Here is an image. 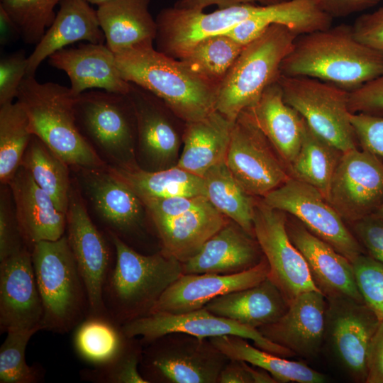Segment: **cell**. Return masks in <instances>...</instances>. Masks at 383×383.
Listing matches in <instances>:
<instances>
[{
	"instance_id": "484cf974",
	"label": "cell",
	"mask_w": 383,
	"mask_h": 383,
	"mask_svg": "<svg viewBox=\"0 0 383 383\" xmlns=\"http://www.w3.org/2000/svg\"><path fill=\"white\" fill-rule=\"evenodd\" d=\"M243 111L268 139L289 169L301 147L304 119L284 101L277 80L265 89L253 106Z\"/></svg>"
},
{
	"instance_id": "52a82bcc",
	"label": "cell",
	"mask_w": 383,
	"mask_h": 383,
	"mask_svg": "<svg viewBox=\"0 0 383 383\" xmlns=\"http://www.w3.org/2000/svg\"><path fill=\"white\" fill-rule=\"evenodd\" d=\"M284 101L321 137L343 152L359 148L350 121L349 91L318 79L280 74Z\"/></svg>"
},
{
	"instance_id": "2e32d148",
	"label": "cell",
	"mask_w": 383,
	"mask_h": 383,
	"mask_svg": "<svg viewBox=\"0 0 383 383\" xmlns=\"http://www.w3.org/2000/svg\"><path fill=\"white\" fill-rule=\"evenodd\" d=\"M143 356V377L174 383H213L218 380L228 359L210 342L195 338L191 341L163 345L155 340Z\"/></svg>"
},
{
	"instance_id": "60d3db41",
	"label": "cell",
	"mask_w": 383,
	"mask_h": 383,
	"mask_svg": "<svg viewBox=\"0 0 383 383\" xmlns=\"http://www.w3.org/2000/svg\"><path fill=\"white\" fill-rule=\"evenodd\" d=\"M36 330L7 332L0 348V383H38L43 380V370L30 366L26 360V349Z\"/></svg>"
},
{
	"instance_id": "9c48e42d",
	"label": "cell",
	"mask_w": 383,
	"mask_h": 383,
	"mask_svg": "<svg viewBox=\"0 0 383 383\" xmlns=\"http://www.w3.org/2000/svg\"><path fill=\"white\" fill-rule=\"evenodd\" d=\"M262 199L268 206L296 218L352 263L365 253L348 224L314 187L290 177Z\"/></svg>"
},
{
	"instance_id": "ba28073f",
	"label": "cell",
	"mask_w": 383,
	"mask_h": 383,
	"mask_svg": "<svg viewBox=\"0 0 383 383\" xmlns=\"http://www.w3.org/2000/svg\"><path fill=\"white\" fill-rule=\"evenodd\" d=\"M74 111L82 134L113 160L115 167L137 166L132 160L136 119L128 94L83 92L75 98Z\"/></svg>"
},
{
	"instance_id": "7a4b0ae2",
	"label": "cell",
	"mask_w": 383,
	"mask_h": 383,
	"mask_svg": "<svg viewBox=\"0 0 383 383\" xmlns=\"http://www.w3.org/2000/svg\"><path fill=\"white\" fill-rule=\"evenodd\" d=\"M121 77L150 91L185 123L216 111L220 84L177 60L143 44L114 53Z\"/></svg>"
},
{
	"instance_id": "44dd1931",
	"label": "cell",
	"mask_w": 383,
	"mask_h": 383,
	"mask_svg": "<svg viewBox=\"0 0 383 383\" xmlns=\"http://www.w3.org/2000/svg\"><path fill=\"white\" fill-rule=\"evenodd\" d=\"M7 184L22 235L30 250L38 242L57 240L65 235L66 214L25 167L20 165Z\"/></svg>"
},
{
	"instance_id": "7c38bea8",
	"label": "cell",
	"mask_w": 383,
	"mask_h": 383,
	"mask_svg": "<svg viewBox=\"0 0 383 383\" xmlns=\"http://www.w3.org/2000/svg\"><path fill=\"white\" fill-rule=\"evenodd\" d=\"M326 299L324 343L353 380L365 382L368 350L380 320L364 301Z\"/></svg>"
},
{
	"instance_id": "4fadbf2b",
	"label": "cell",
	"mask_w": 383,
	"mask_h": 383,
	"mask_svg": "<svg viewBox=\"0 0 383 383\" xmlns=\"http://www.w3.org/2000/svg\"><path fill=\"white\" fill-rule=\"evenodd\" d=\"M122 328L128 338L140 336L146 342L177 333L199 339L235 335L251 340L256 347L277 355L284 357L295 355L289 350L266 338L258 329L215 315L204 307L182 313H150L124 323Z\"/></svg>"
},
{
	"instance_id": "d590c367",
	"label": "cell",
	"mask_w": 383,
	"mask_h": 383,
	"mask_svg": "<svg viewBox=\"0 0 383 383\" xmlns=\"http://www.w3.org/2000/svg\"><path fill=\"white\" fill-rule=\"evenodd\" d=\"M343 153L315 133L304 119L301 147L289 166L290 177L314 187L327 199L332 179Z\"/></svg>"
},
{
	"instance_id": "6f0895ef",
	"label": "cell",
	"mask_w": 383,
	"mask_h": 383,
	"mask_svg": "<svg viewBox=\"0 0 383 383\" xmlns=\"http://www.w3.org/2000/svg\"><path fill=\"white\" fill-rule=\"evenodd\" d=\"M19 38H21V35L18 26L0 6V44L7 45Z\"/></svg>"
},
{
	"instance_id": "d4e9b609",
	"label": "cell",
	"mask_w": 383,
	"mask_h": 383,
	"mask_svg": "<svg viewBox=\"0 0 383 383\" xmlns=\"http://www.w3.org/2000/svg\"><path fill=\"white\" fill-rule=\"evenodd\" d=\"M51 26L28 57L26 76L35 73L52 54L78 41L105 44L96 10L85 0H62Z\"/></svg>"
},
{
	"instance_id": "bcb514c9",
	"label": "cell",
	"mask_w": 383,
	"mask_h": 383,
	"mask_svg": "<svg viewBox=\"0 0 383 383\" xmlns=\"http://www.w3.org/2000/svg\"><path fill=\"white\" fill-rule=\"evenodd\" d=\"M142 202L154 223L180 216L209 201L204 196H174L145 199Z\"/></svg>"
},
{
	"instance_id": "5b68a950",
	"label": "cell",
	"mask_w": 383,
	"mask_h": 383,
	"mask_svg": "<svg viewBox=\"0 0 383 383\" xmlns=\"http://www.w3.org/2000/svg\"><path fill=\"white\" fill-rule=\"evenodd\" d=\"M30 252L43 304L41 330L68 333L87 316L88 299L67 235L38 242Z\"/></svg>"
},
{
	"instance_id": "d6986e66",
	"label": "cell",
	"mask_w": 383,
	"mask_h": 383,
	"mask_svg": "<svg viewBox=\"0 0 383 383\" xmlns=\"http://www.w3.org/2000/svg\"><path fill=\"white\" fill-rule=\"evenodd\" d=\"M289 239L303 255L316 287L326 299L348 297L364 301L358 289L353 263L326 241L288 214Z\"/></svg>"
},
{
	"instance_id": "680465c9",
	"label": "cell",
	"mask_w": 383,
	"mask_h": 383,
	"mask_svg": "<svg viewBox=\"0 0 383 383\" xmlns=\"http://www.w3.org/2000/svg\"><path fill=\"white\" fill-rule=\"evenodd\" d=\"M245 368L250 376L252 383H275L277 380L266 370L260 367L250 366L249 363L243 361Z\"/></svg>"
},
{
	"instance_id": "277c9868",
	"label": "cell",
	"mask_w": 383,
	"mask_h": 383,
	"mask_svg": "<svg viewBox=\"0 0 383 383\" xmlns=\"http://www.w3.org/2000/svg\"><path fill=\"white\" fill-rule=\"evenodd\" d=\"M75 98L68 87L54 82L40 83L35 76H26L16 101L28 115L32 135L68 165L106 168L77 126Z\"/></svg>"
},
{
	"instance_id": "e0dca14e",
	"label": "cell",
	"mask_w": 383,
	"mask_h": 383,
	"mask_svg": "<svg viewBox=\"0 0 383 383\" xmlns=\"http://www.w3.org/2000/svg\"><path fill=\"white\" fill-rule=\"evenodd\" d=\"M43 304L31 252L26 248L0 261V331L41 330Z\"/></svg>"
},
{
	"instance_id": "f1b7e54d",
	"label": "cell",
	"mask_w": 383,
	"mask_h": 383,
	"mask_svg": "<svg viewBox=\"0 0 383 383\" xmlns=\"http://www.w3.org/2000/svg\"><path fill=\"white\" fill-rule=\"evenodd\" d=\"M233 124L216 110L185 123L184 146L176 165L202 177L211 167L225 162Z\"/></svg>"
},
{
	"instance_id": "c3c4849f",
	"label": "cell",
	"mask_w": 383,
	"mask_h": 383,
	"mask_svg": "<svg viewBox=\"0 0 383 383\" xmlns=\"http://www.w3.org/2000/svg\"><path fill=\"white\" fill-rule=\"evenodd\" d=\"M28 57L23 50L4 55L0 60V106L13 102L26 76Z\"/></svg>"
},
{
	"instance_id": "836d02e7",
	"label": "cell",
	"mask_w": 383,
	"mask_h": 383,
	"mask_svg": "<svg viewBox=\"0 0 383 383\" xmlns=\"http://www.w3.org/2000/svg\"><path fill=\"white\" fill-rule=\"evenodd\" d=\"M245 338L223 335L210 338L211 344L230 360L244 361L268 372L277 382L322 383L323 374L307 365L265 351L249 344Z\"/></svg>"
},
{
	"instance_id": "3957f363",
	"label": "cell",
	"mask_w": 383,
	"mask_h": 383,
	"mask_svg": "<svg viewBox=\"0 0 383 383\" xmlns=\"http://www.w3.org/2000/svg\"><path fill=\"white\" fill-rule=\"evenodd\" d=\"M116 260L104 288L109 314L121 325L148 315L162 294L182 274V263L162 252L143 255L107 232Z\"/></svg>"
},
{
	"instance_id": "4dcf8cb0",
	"label": "cell",
	"mask_w": 383,
	"mask_h": 383,
	"mask_svg": "<svg viewBox=\"0 0 383 383\" xmlns=\"http://www.w3.org/2000/svg\"><path fill=\"white\" fill-rule=\"evenodd\" d=\"M333 18L322 11L313 0H288L263 6L252 18L226 33L245 45L259 37L271 24H282L298 35L331 26Z\"/></svg>"
},
{
	"instance_id": "7bdbcfd3",
	"label": "cell",
	"mask_w": 383,
	"mask_h": 383,
	"mask_svg": "<svg viewBox=\"0 0 383 383\" xmlns=\"http://www.w3.org/2000/svg\"><path fill=\"white\" fill-rule=\"evenodd\" d=\"M133 338H130L122 352L107 364L82 370L81 379L96 383H148L138 370L141 353Z\"/></svg>"
},
{
	"instance_id": "91938a15",
	"label": "cell",
	"mask_w": 383,
	"mask_h": 383,
	"mask_svg": "<svg viewBox=\"0 0 383 383\" xmlns=\"http://www.w3.org/2000/svg\"><path fill=\"white\" fill-rule=\"evenodd\" d=\"M287 1L288 0H257V2H259L260 5L267 6V5L279 4L284 1Z\"/></svg>"
},
{
	"instance_id": "9f6ffc18",
	"label": "cell",
	"mask_w": 383,
	"mask_h": 383,
	"mask_svg": "<svg viewBox=\"0 0 383 383\" xmlns=\"http://www.w3.org/2000/svg\"><path fill=\"white\" fill-rule=\"evenodd\" d=\"M257 0H177L174 7L194 11H203L206 6L216 5L219 9H225L241 4H255Z\"/></svg>"
},
{
	"instance_id": "ffe728a7",
	"label": "cell",
	"mask_w": 383,
	"mask_h": 383,
	"mask_svg": "<svg viewBox=\"0 0 383 383\" xmlns=\"http://www.w3.org/2000/svg\"><path fill=\"white\" fill-rule=\"evenodd\" d=\"M269 272L264 256L259 264L238 273L182 274L162 294L150 313H182L200 309L218 296L257 284Z\"/></svg>"
},
{
	"instance_id": "6da1fadb",
	"label": "cell",
	"mask_w": 383,
	"mask_h": 383,
	"mask_svg": "<svg viewBox=\"0 0 383 383\" xmlns=\"http://www.w3.org/2000/svg\"><path fill=\"white\" fill-rule=\"evenodd\" d=\"M280 73L334 84L352 91L383 74V52L359 41L342 23L296 37Z\"/></svg>"
},
{
	"instance_id": "94428289",
	"label": "cell",
	"mask_w": 383,
	"mask_h": 383,
	"mask_svg": "<svg viewBox=\"0 0 383 383\" xmlns=\"http://www.w3.org/2000/svg\"><path fill=\"white\" fill-rule=\"evenodd\" d=\"M85 1H87L90 4H94V5H96L97 6H99L102 4L108 3L113 0H85Z\"/></svg>"
},
{
	"instance_id": "7dc6e473",
	"label": "cell",
	"mask_w": 383,
	"mask_h": 383,
	"mask_svg": "<svg viewBox=\"0 0 383 383\" xmlns=\"http://www.w3.org/2000/svg\"><path fill=\"white\" fill-rule=\"evenodd\" d=\"M350 121L360 149L383 160V115L351 113Z\"/></svg>"
},
{
	"instance_id": "5bb4252c",
	"label": "cell",
	"mask_w": 383,
	"mask_h": 383,
	"mask_svg": "<svg viewBox=\"0 0 383 383\" xmlns=\"http://www.w3.org/2000/svg\"><path fill=\"white\" fill-rule=\"evenodd\" d=\"M327 200L349 226L375 213L383 201V160L360 148L345 152Z\"/></svg>"
},
{
	"instance_id": "ac0fdd59",
	"label": "cell",
	"mask_w": 383,
	"mask_h": 383,
	"mask_svg": "<svg viewBox=\"0 0 383 383\" xmlns=\"http://www.w3.org/2000/svg\"><path fill=\"white\" fill-rule=\"evenodd\" d=\"M327 299L318 291H307L294 297L287 311L276 321L258 328L270 341L295 355L316 358L325 342Z\"/></svg>"
},
{
	"instance_id": "f5cc1de1",
	"label": "cell",
	"mask_w": 383,
	"mask_h": 383,
	"mask_svg": "<svg viewBox=\"0 0 383 383\" xmlns=\"http://www.w3.org/2000/svg\"><path fill=\"white\" fill-rule=\"evenodd\" d=\"M331 18L345 17L377 6L382 0H313Z\"/></svg>"
},
{
	"instance_id": "f35d334b",
	"label": "cell",
	"mask_w": 383,
	"mask_h": 383,
	"mask_svg": "<svg viewBox=\"0 0 383 383\" xmlns=\"http://www.w3.org/2000/svg\"><path fill=\"white\" fill-rule=\"evenodd\" d=\"M28 115L16 101L0 106V181L7 184L32 138Z\"/></svg>"
},
{
	"instance_id": "e575fe53",
	"label": "cell",
	"mask_w": 383,
	"mask_h": 383,
	"mask_svg": "<svg viewBox=\"0 0 383 383\" xmlns=\"http://www.w3.org/2000/svg\"><path fill=\"white\" fill-rule=\"evenodd\" d=\"M73 330L74 353L91 367L103 366L113 360L130 339L122 325L109 313H88Z\"/></svg>"
},
{
	"instance_id": "816d5d0a",
	"label": "cell",
	"mask_w": 383,
	"mask_h": 383,
	"mask_svg": "<svg viewBox=\"0 0 383 383\" xmlns=\"http://www.w3.org/2000/svg\"><path fill=\"white\" fill-rule=\"evenodd\" d=\"M352 26L359 41L383 52V6L359 16Z\"/></svg>"
},
{
	"instance_id": "7402d4cb",
	"label": "cell",
	"mask_w": 383,
	"mask_h": 383,
	"mask_svg": "<svg viewBox=\"0 0 383 383\" xmlns=\"http://www.w3.org/2000/svg\"><path fill=\"white\" fill-rule=\"evenodd\" d=\"M48 62L67 74L75 96L93 88L123 94L130 90V83L123 79L116 65L115 54L106 44L88 43L62 48L52 54Z\"/></svg>"
},
{
	"instance_id": "8992f818",
	"label": "cell",
	"mask_w": 383,
	"mask_h": 383,
	"mask_svg": "<svg viewBox=\"0 0 383 383\" xmlns=\"http://www.w3.org/2000/svg\"><path fill=\"white\" fill-rule=\"evenodd\" d=\"M297 36L287 26L273 23L245 45L220 85L216 110L235 123L277 80L282 62Z\"/></svg>"
},
{
	"instance_id": "6125c7cd",
	"label": "cell",
	"mask_w": 383,
	"mask_h": 383,
	"mask_svg": "<svg viewBox=\"0 0 383 383\" xmlns=\"http://www.w3.org/2000/svg\"><path fill=\"white\" fill-rule=\"evenodd\" d=\"M375 213L383 218V201Z\"/></svg>"
},
{
	"instance_id": "4316f807",
	"label": "cell",
	"mask_w": 383,
	"mask_h": 383,
	"mask_svg": "<svg viewBox=\"0 0 383 383\" xmlns=\"http://www.w3.org/2000/svg\"><path fill=\"white\" fill-rule=\"evenodd\" d=\"M289 301L267 277L257 284L218 296L206 304L211 313L258 329L278 320Z\"/></svg>"
},
{
	"instance_id": "83f0119b",
	"label": "cell",
	"mask_w": 383,
	"mask_h": 383,
	"mask_svg": "<svg viewBox=\"0 0 383 383\" xmlns=\"http://www.w3.org/2000/svg\"><path fill=\"white\" fill-rule=\"evenodd\" d=\"M128 95L135 111L140 149L151 163L165 166L177 156L179 139L160 106L162 100L133 83Z\"/></svg>"
},
{
	"instance_id": "f907efd6",
	"label": "cell",
	"mask_w": 383,
	"mask_h": 383,
	"mask_svg": "<svg viewBox=\"0 0 383 383\" xmlns=\"http://www.w3.org/2000/svg\"><path fill=\"white\" fill-rule=\"evenodd\" d=\"M351 113L383 115V74L349 92Z\"/></svg>"
},
{
	"instance_id": "603a6c76",
	"label": "cell",
	"mask_w": 383,
	"mask_h": 383,
	"mask_svg": "<svg viewBox=\"0 0 383 383\" xmlns=\"http://www.w3.org/2000/svg\"><path fill=\"white\" fill-rule=\"evenodd\" d=\"M79 168L85 193L107 232L118 237L138 227L145 207L140 198L106 168Z\"/></svg>"
},
{
	"instance_id": "30bf717a",
	"label": "cell",
	"mask_w": 383,
	"mask_h": 383,
	"mask_svg": "<svg viewBox=\"0 0 383 383\" xmlns=\"http://www.w3.org/2000/svg\"><path fill=\"white\" fill-rule=\"evenodd\" d=\"M225 162L235 180L254 197H264L291 177L285 162L245 111L233 124Z\"/></svg>"
},
{
	"instance_id": "11a10c76",
	"label": "cell",
	"mask_w": 383,
	"mask_h": 383,
	"mask_svg": "<svg viewBox=\"0 0 383 383\" xmlns=\"http://www.w3.org/2000/svg\"><path fill=\"white\" fill-rule=\"evenodd\" d=\"M222 369L218 382L221 383H252L243 361L231 360Z\"/></svg>"
},
{
	"instance_id": "b9f144b4",
	"label": "cell",
	"mask_w": 383,
	"mask_h": 383,
	"mask_svg": "<svg viewBox=\"0 0 383 383\" xmlns=\"http://www.w3.org/2000/svg\"><path fill=\"white\" fill-rule=\"evenodd\" d=\"M62 0H1V6L18 26L26 44H37L52 23L55 8Z\"/></svg>"
},
{
	"instance_id": "f6af8a7d",
	"label": "cell",
	"mask_w": 383,
	"mask_h": 383,
	"mask_svg": "<svg viewBox=\"0 0 383 383\" xmlns=\"http://www.w3.org/2000/svg\"><path fill=\"white\" fill-rule=\"evenodd\" d=\"M3 184L0 194V261L28 248L15 213L11 189Z\"/></svg>"
},
{
	"instance_id": "9a60e30c",
	"label": "cell",
	"mask_w": 383,
	"mask_h": 383,
	"mask_svg": "<svg viewBox=\"0 0 383 383\" xmlns=\"http://www.w3.org/2000/svg\"><path fill=\"white\" fill-rule=\"evenodd\" d=\"M66 216V235L86 287L88 313H107L103 294L113 266L111 252L104 236L88 214L81 194L72 187Z\"/></svg>"
},
{
	"instance_id": "74e56055",
	"label": "cell",
	"mask_w": 383,
	"mask_h": 383,
	"mask_svg": "<svg viewBox=\"0 0 383 383\" xmlns=\"http://www.w3.org/2000/svg\"><path fill=\"white\" fill-rule=\"evenodd\" d=\"M21 165L29 172L37 184L50 195L57 208L67 214L71 189L68 165L33 135Z\"/></svg>"
},
{
	"instance_id": "cb8c5ba5",
	"label": "cell",
	"mask_w": 383,
	"mask_h": 383,
	"mask_svg": "<svg viewBox=\"0 0 383 383\" xmlns=\"http://www.w3.org/2000/svg\"><path fill=\"white\" fill-rule=\"evenodd\" d=\"M263 258L256 238L228 221L195 255L182 263V270L183 274H234L255 267Z\"/></svg>"
},
{
	"instance_id": "d6a6232c",
	"label": "cell",
	"mask_w": 383,
	"mask_h": 383,
	"mask_svg": "<svg viewBox=\"0 0 383 383\" xmlns=\"http://www.w3.org/2000/svg\"><path fill=\"white\" fill-rule=\"evenodd\" d=\"M109 172L130 188L141 201L174 196H206L201 177L177 165L158 170L137 166L107 167Z\"/></svg>"
},
{
	"instance_id": "ab89813d",
	"label": "cell",
	"mask_w": 383,
	"mask_h": 383,
	"mask_svg": "<svg viewBox=\"0 0 383 383\" xmlns=\"http://www.w3.org/2000/svg\"><path fill=\"white\" fill-rule=\"evenodd\" d=\"M244 46L226 34L213 35L199 40L180 60L194 72L221 85Z\"/></svg>"
},
{
	"instance_id": "1f68e13d",
	"label": "cell",
	"mask_w": 383,
	"mask_h": 383,
	"mask_svg": "<svg viewBox=\"0 0 383 383\" xmlns=\"http://www.w3.org/2000/svg\"><path fill=\"white\" fill-rule=\"evenodd\" d=\"M228 218L210 202L180 216L154 223L165 255L182 263L195 255Z\"/></svg>"
},
{
	"instance_id": "f546056e",
	"label": "cell",
	"mask_w": 383,
	"mask_h": 383,
	"mask_svg": "<svg viewBox=\"0 0 383 383\" xmlns=\"http://www.w3.org/2000/svg\"><path fill=\"white\" fill-rule=\"evenodd\" d=\"M150 0H113L98 6L96 13L106 45L113 52L153 43L156 21L149 12Z\"/></svg>"
},
{
	"instance_id": "db71d44e",
	"label": "cell",
	"mask_w": 383,
	"mask_h": 383,
	"mask_svg": "<svg viewBox=\"0 0 383 383\" xmlns=\"http://www.w3.org/2000/svg\"><path fill=\"white\" fill-rule=\"evenodd\" d=\"M367 365L365 383H383V320L370 342Z\"/></svg>"
},
{
	"instance_id": "8fae6325",
	"label": "cell",
	"mask_w": 383,
	"mask_h": 383,
	"mask_svg": "<svg viewBox=\"0 0 383 383\" xmlns=\"http://www.w3.org/2000/svg\"><path fill=\"white\" fill-rule=\"evenodd\" d=\"M287 214L256 197L254 235L270 266L268 278L290 302L299 294L318 291L301 253L288 235ZM319 292V291H318Z\"/></svg>"
},
{
	"instance_id": "ee69618b",
	"label": "cell",
	"mask_w": 383,
	"mask_h": 383,
	"mask_svg": "<svg viewBox=\"0 0 383 383\" xmlns=\"http://www.w3.org/2000/svg\"><path fill=\"white\" fill-rule=\"evenodd\" d=\"M353 266L356 283L364 302L383 320V263L362 254Z\"/></svg>"
},
{
	"instance_id": "681fc988",
	"label": "cell",
	"mask_w": 383,
	"mask_h": 383,
	"mask_svg": "<svg viewBox=\"0 0 383 383\" xmlns=\"http://www.w3.org/2000/svg\"><path fill=\"white\" fill-rule=\"evenodd\" d=\"M350 226L365 253L383 263V218L374 213Z\"/></svg>"
},
{
	"instance_id": "8d00e7d4",
	"label": "cell",
	"mask_w": 383,
	"mask_h": 383,
	"mask_svg": "<svg viewBox=\"0 0 383 383\" xmlns=\"http://www.w3.org/2000/svg\"><path fill=\"white\" fill-rule=\"evenodd\" d=\"M209 201L221 213L255 237L256 197L247 193L229 171L226 162L211 167L202 176Z\"/></svg>"
}]
</instances>
